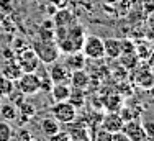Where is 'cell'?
Here are the masks:
<instances>
[{"instance_id":"cell-1","label":"cell","mask_w":154,"mask_h":141,"mask_svg":"<svg viewBox=\"0 0 154 141\" xmlns=\"http://www.w3.org/2000/svg\"><path fill=\"white\" fill-rule=\"evenodd\" d=\"M33 51L36 53V56L41 62L45 64H51V62L57 61L59 58V48L54 39H39V38H35L33 39V44H31Z\"/></svg>"},{"instance_id":"cell-2","label":"cell","mask_w":154,"mask_h":141,"mask_svg":"<svg viewBox=\"0 0 154 141\" xmlns=\"http://www.w3.org/2000/svg\"><path fill=\"white\" fill-rule=\"evenodd\" d=\"M80 51L84 53V56L87 59H94V61H98L105 56V51H103V39L97 35H89L84 38L82 48Z\"/></svg>"},{"instance_id":"cell-3","label":"cell","mask_w":154,"mask_h":141,"mask_svg":"<svg viewBox=\"0 0 154 141\" xmlns=\"http://www.w3.org/2000/svg\"><path fill=\"white\" fill-rule=\"evenodd\" d=\"M51 115H53L61 125H67V123H71V121H75L77 108L72 107L67 100H64V102H56L51 107Z\"/></svg>"},{"instance_id":"cell-4","label":"cell","mask_w":154,"mask_h":141,"mask_svg":"<svg viewBox=\"0 0 154 141\" xmlns=\"http://www.w3.org/2000/svg\"><path fill=\"white\" fill-rule=\"evenodd\" d=\"M15 61L18 62L21 72H36L39 67V59L33 51V48H23L20 54L15 58Z\"/></svg>"},{"instance_id":"cell-5","label":"cell","mask_w":154,"mask_h":141,"mask_svg":"<svg viewBox=\"0 0 154 141\" xmlns=\"http://www.w3.org/2000/svg\"><path fill=\"white\" fill-rule=\"evenodd\" d=\"M17 87L23 95H35L39 92V77L35 72H23L17 79Z\"/></svg>"},{"instance_id":"cell-6","label":"cell","mask_w":154,"mask_h":141,"mask_svg":"<svg viewBox=\"0 0 154 141\" xmlns=\"http://www.w3.org/2000/svg\"><path fill=\"white\" fill-rule=\"evenodd\" d=\"M134 84L138 85L139 89H144V90H149V89L154 85V70L149 67L148 64L141 66V67H134Z\"/></svg>"},{"instance_id":"cell-7","label":"cell","mask_w":154,"mask_h":141,"mask_svg":"<svg viewBox=\"0 0 154 141\" xmlns=\"http://www.w3.org/2000/svg\"><path fill=\"white\" fill-rule=\"evenodd\" d=\"M122 131L131 141H146V139H148V136H146L144 128H143V123L139 121V118H133V120L125 121Z\"/></svg>"},{"instance_id":"cell-8","label":"cell","mask_w":154,"mask_h":141,"mask_svg":"<svg viewBox=\"0 0 154 141\" xmlns=\"http://www.w3.org/2000/svg\"><path fill=\"white\" fill-rule=\"evenodd\" d=\"M53 84H69L71 79V69L62 62H51V69L48 70Z\"/></svg>"},{"instance_id":"cell-9","label":"cell","mask_w":154,"mask_h":141,"mask_svg":"<svg viewBox=\"0 0 154 141\" xmlns=\"http://www.w3.org/2000/svg\"><path fill=\"white\" fill-rule=\"evenodd\" d=\"M123 125H125V120L122 118V115L118 112H108L100 121V127L103 130H107V131H110V133L122 131Z\"/></svg>"},{"instance_id":"cell-10","label":"cell","mask_w":154,"mask_h":141,"mask_svg":"<svg viewBox=\"0 0 154 141\" xmlns=\"http://www.w3.org/2000/svg\"><path fill=\"white\" fill-rule=\"evenodd\" d=\"M67 135L71 141H92L89 130L84 123H74V121L67 123Z\"/></svg>"},{"instance_id":"cell-11","label":"cell","mask_w":154,"mask_h":141,"mask_svg":"<svg viewBox=\"0 0 154 141\" xmlns=\"http://www.w3.org/2000/svg\"><path fill=\"white\" fill-rule=\"evenodd\" d=\"M69 85H71V87H77V89H84V90H85V89L90 85V76L85 72V69L71 70Z\"/></svg>"},{"instance_id":"cell-12","label":"cell","mask_w":154,"mask_h":141,"mask_svg":"<svg viewBox=\"0 0 154 141\" xmlns=\"http://www.w3.org/2000/svg\"><path fill=\"white\" fill-rule=\"evenodd\" d=\"M39 128H41V131H43V135L45 136H53V135H56L57 131H61V123L56 120V118L51 115V117H46V118H43L41 120V123H39Z\"/></svg>"},{"instance_id":"cell-13","label":"cell","mask_w":154,"mask_h":141,"mask_svg":"<svg viewBox=\"0 0 154 141\" xmlns=\"http://www.w3.org/2000/svg\"><path fill=\"white\" fill-rule=\"evenodd\" d=\"M0 74H2V76H5L7 79H10V80H17L23 72H21L18 62L12 58V59H8V61H5V64H3V67H2V70H0Z\"/></svg>"},{"instance_id":"cell-14","label":"cell","mask_w":154,"mask_h":141,"mask_svg":"<svg viewBox=\"0 0 154 141\" xmlns=\"http://www.w3.org/2000/svg\"><path fill=\"white\" fill-rule=\"evenodd\" d=\"M85 56H84L82 51H74V53H69L67 59H66L64 64L67 66L71 70H77V69H85Z\"/></svg>"},{"instance_id":"cell-15","label":"cell","mask_w":154,"mask_h":141,"mask_svg":"<svg viewBox=\"0 0 154 141\" xmlns=\"http://www.w3.org/2000/svg\"><path fill=\"white\" fill-rule=\"evenodd\" d=\"M103 51H105V56L107 58L118 59L120 54H122V49H120V39H116V38L103 39Z\"/></svg>"},{"instance_id":"cell-16","label":"cell","mask_w":154,"mask_h":141,"mask_svg":"<svg viewBox=\"0 0 154 141\" xmlns=\"http://www.w3.org/2000/svg\"><path fill=\"white\" fill-rule=\"evenodd\" d=\"M67 102L71 103L72 107H75L77 110L82 108V107L85 105V90H84V89H77V87H71Z\"/></svg>"},{"instance_id":"cell-17","label":"cell","mask_w":154,"mask_h":141,"mask_svg":"<svg viewBox=\"0 0 154 141\" xmlns=\"http://www.w3.org/2000/svg\"><path fill=\"white\" fill-rule=\"evenodd\" d=\"M49 92H51V97H53L54 102H64L69 97L71 85L69 84H53Z\"/></svg>"},{"instance_id":"cell-18","label":"cell","mask_w":154,"mask_h":141,"mask_svg":"<svg viewBox=\"0 0 154 141\" xmlns=\"http://www.w3.org/2000/svg\"><path fill=\"white\" fill-rule=\"evenodd\" d=\"M118 59H120L122 67L126 70H133L134 67L139 66V58L136 56V53H122Z\"/></svg>"},{"instance_id":"cell-19","label":"cell","mask_w":154,"mask_h":141,"mask_svg":"<svg viewBox=\"0 0 154 141\" xmlns=\"http://www.w3.org/2000/svg\"><path fill=\"white\" fill-rule=\"evenodd\" d=\"M0 115L3 117V120L7 121H13L18 117V108L15 103L7 102V103H0Z\"/></svg>"},{"instance_id":"cell-20","label":"cell","mask_w":154,"mask_h":141,"mask_svg":"<svg viewBox=\"0 0 154 141\" xmlns=\"http://www.w3.org/2000/svg\"><path fill=\"white\" fill-rule=\"evenodd\" d=\"M103 103L110 112H118V110L122 108V105H123V99L120 97L118 94H112L103 100Z\"/></svg>"},{"instance_id":"cell-21","label":"cell","mask_w":154,"mask_h":141,"mask_svg":"<svg viewBox=\"0 0 154 141\" xmlns=\"http://www.w3.org/2000/svg\"><path fill=\"white\" fill-rule=\"evenodd\" d=\"M72 23V13L69 10H59L54 17V25L56 27H69Z\"/></svg>"},{"instance_id":"cell-22","label":"cell","mask_w":154,"mask_h":141,"mask_svg":"<svg viewBox=\"0 0 154 141\" xmlns=\"http://www.w3.org/2000/svg\"><path fill=\"white\" fill-rule=\"evenodd\" d=\"M12 92H13V80L7 79L5 76L0 74V97L12 95Z\"/></svg>"},{"instance_id":"cell-23","label":"cell","mask_w":154,"mask_h":141,"mask_svg":"<svg viewBox=\"0 0 154 141\" xmlns=\"http://www.w3.org/2000/svg\"><path fill=\"white\" fill-rule=\"evenodd\" d=\"M151 48H149V44L148 43H139V44H136L134 43V53H136V56L139 58V61H146L148 59V56L151 54Z\"/></svg>"},{"instance_id":"cell-24","label":"cell","mask_w":154,"mask_h":141,"mask_svg":"<svg viewBox=\"0 0 154 141\" xmlns=\"http://www.w3.org/2000/svg\"><path fill=\"white\" fill-rule=\"evenodd\" d=\"M38 77H39V90L49 92L51 87H53V80H51V77H49V72H48V70L46 72H39Z\"/></svg>"},{"instance_id":"cell-25","label":"cell","mask_w":154,"mask_h":141,"mask_svg":"<svg viewBox=\"0 0 154 141\" xmlns=\"http://www.w3.org/2000/svg\"><path fill=\"white\" fill-rule=\"evenodd\" d=\"M12 127H10V123L7 120L0 121V141H10L12 139Z\"/></svg>"},{"instance_id":"cell-26","label":"cell","mask_w":154,"mask_h":141,"mask_svg":"<svg viewBox=\"0 0 154 141\" xmlns=\"http://www.w3.org/2000/svg\"><path fill=\"white\" fill-rule=\"evenodd\" d=\"M20 113L23 115L25 118H31V117H35L36 115V108H35V105L30 102H26V100H23V102L20 103Z\"/></svg>"},{"instance_id":"cell-27","label":"cell","mask_w":154,"mask_h":141,"mask_svg":"<svg viewBox=\"0 0 154 141\" xmlns=\"http://www.w3.org/2000/svg\"><path fill=\"white\" fill-rule=\"evenodd\" d=\"M120 115H122V118L125 121H128V120H133V118H139V113L138 110H134V108H131V107H123L122 105V108H120Z\"/></svg>"},{"instance_id":"cell-28","label":"cell","mask_w":154,"mask_h":141,"mask_svg":"<svg viewBox=\"0 0 154 141\" xmlns=\"http://www.w3.org/2000/svg\"><path fill=\"white\" fill-rule=\"evenodd\" d=\"M112 139H113V133H110V131H107V130L100 128V130L95 131L92 141H112Z\"/></svg>"},{"instance_id":"cell-29","label":"cell","mask_w":154,"mask_h":141,"mask_svg":"<svg viewBox=\"0 0 154 141\" xmlns=\"http://www.w3.org/2000/svg\"><path fill=\"white\" fill-rule=\"evenodd\" d=\"M120 49L122 53H134V43L131 39H120Z\"/></svg>"},{"instance_id":"cell-30","label":"cell","mask_w":154,"mask_h":141,"mask_svg":"<svg viewBox=\"0 0 154 141\" xmlns=\"http://www.w3.org/2000/svg\"><path fill=\"white\" fill-rule=\"evenodd\" d=\"M143 128H144V133L148 136V139H154V120H146L143 121Z\"/></svg>"},{"instance_id":"cell-31","label":"cell","mask_w":154,"mask_h":141,"mask_svg":"<svg viewBox=\"0 0 154 141\" xmlns=\"http://www.w3.org/2000/svg\"><path fill=\"white\" fill-rule=\"evenodd\" d=\"M17 139L18 141H35V138L31 136V133L28 130H20L17 135Z\"/></svg>"},{"instance_id":"cell-32","label":"cell","mask_w":154,"mask_h":141,"mask_svg":"<svg viewBox=\"0 0 154 141\" xmlns=\"http://www.w3.org/2000/svg\"><path fill=\"white\" fill-rule=\"evenodd\" d=\"M49 141H71V139H69L67 131H57L56 135L49 136Z\"/></svg>"},{"instance_id":"cell-33","label":"cell","mask_w":154,"mask_h":141,"mask_svg":"<svg viewBox=\"0 0 154 141\" xmlns=\"http://www.w3.org/2000/svg\"><path fill=\"white\" fill-rule=\"evenodd\" d=\"M141 5H143V10H144L146 15L154 12V0H141Z\"/></svg>"},{"instance_id":"cell-34","label":"cell","mask_w":154,"mask_h":141,"mask_svg":"<svg viewBox=\"0 0 154 141\" xmlns=\"http://www.w3.org/2000/svg\"><path fill=\"white\" fill-rule=\"evenodd\" d=\"M112 141H131V139L128 138L123 131H116V133H113V139Z\"/></svg>"},{"instance_id":"cell-35","label":"cell","mask_w":154,"mask_h":141,"mask_svg":"<svg viewBox=\"0 0 154 141\" xmlns=\"http://www.w3.org/2000/svg\"><path fill=\"white\" fill-rule=\"evenodd\" d=\"M146 27L149 28L151 33H154V12L148 15V18H146Z\"/></svg>"},{"instance_id":"cell-36","label":"cell","mask_w":154,"mask_h":141,"mask_svg":"<svg viewBox=\"0 0 154 141\" xmlns=\"http://www.w3.org/2000/svg\"><path fill=\"white\" fill-rule=\"evenodd\" d=\"M146 64H148L149 67L154 70V51H151V54L148 56V59H146Z\"/></svg>"},{"instance_id":"cell-37","label":"cell","mask_w":154,"mask_h":141,"mask_svg":"<svg viewBox=\"0 0 154 141\" xmlns=\"http://www.w3.org/2000/svg\"><path fill=\"white\" fill-rule=\"evenodd\" d=\"M149 90H151V95H152V97H154V85H152L151 89H149Z\"/></svg>"}]
</instances>
